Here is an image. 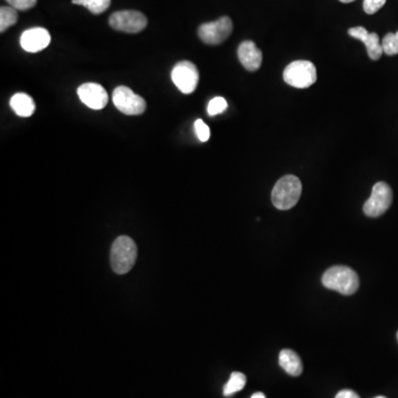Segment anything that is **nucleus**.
I'll return each mask as SVG.
<instances>
[{
    "label": "nucleus",
    "mask_w": 398,
    "mask_h": 398,
    "mask_svg": "<svg viewBox=\"0 0 398 398\" xmlns=\"http://www.w3.org/2000/svg\"><path fill=\"white\" fill-rule=\"evenodd\" d=\"M323 286L328 289L337 291L341 295H354L359 286V277L350 266H333L324 272Z\"/></svg>",
    "instance_id": "1"
},
{
    "label": "nucleus",
    "mask_w": 398,
    "mask_h": 398,
    "mask_svg": "<svg viewBox=\"0 0 398 398\" xmlns=\"http://www.w3.org/2000/svg\"><path fill=\"white\" fill-rule=\"evenodd\" d=\"M302 193L301 180L295 175H286L277 180L272 189L273 205L280 211H288L297 205Z\"/></svg>",
    "instance_id": "2"
},
{
    "label": "nucleus",
    "mask_w": 398,
    "mask_h": 398,
    "mask_svg": "<svg viewBox=\"0 0 398 398\" xmlns=\"http://www.w3.org/2000/svg\"><path fill=\"white\" fill-rule=\"evenodd\" d=\"M138 258V247L132 238L121 235L115 239L111 248V266L118 275H125L134 266Z\"/></svg>",
    "instance_id": "3"
},
{
    "label": "nucleus",
    "mask_w": 398,
    "mask_h": 398,
    "mask_svg": "<svg viewBox=\"0 0 398 398\" xmlns=\"http://www.w3.org/2000/svg\"><path fill=\"white\" fill-rule=\"evenodd\" d=\"M317 67L308 60H297L290 63L284 71L286 83L297 89H306L317 82Z\"/></svg>",
    "instance_id": "4"
},
{
    "label": "nucleus",
    "mask_w": 398,
    "mask_h": 398,
    "mask_svg": "<svg viewBox=\"0 0 398 398\" xmlns=\"http://www.w3.org/2000/svg\"><path fill=\"white\" fill-rule=\"evenodd\" d=\"M392 202V188L384 182H376L372 195L363 207L365 215L372 218L379 217L390 207Z\"/></svg>",
    "instance_id": "5"
},
{
    "label": "nucleus",
    "mask_w": 398,
    "mask_h": 398,
    "mask_svg": "<svg viewBox=\"0 0 398 398\" xmlns=\"http://www.w3.org/2000/svg\"><path fill=\"white\" fill-rule=\"evenodd\" d=\"M115 107L125 115H140L145 112L146 102L142 96L135 94L129 87H118L113 91Z\"/></svg>",
    "instance_id": "6"
},
{
    "label": "nucleus",
    "mask_w": 398,
    "mask_h": 398,
    "mask_svg": "<svg viewBox=\"0 0 398 398\" xmlns=\"http://www.w3.org/2000/svg\"><path fill=\"white\" fill-rule=\"evenodd\" d=\"M109 23L113 29L127 34H138L147 25V18L136 10H122L111 14Z\"/></svg>",
    "instance_id": "7"
},
{
    "label": "nucleus",
    "mask_w": 398,
    "mask_h": 398,
    "mask_svg": "<svg viewBox=\"0 0 398 398\" xmlns=\"http://www.w3.org/2000/svg\"><path fill=\"white\" fill-rule=\"evenodd\" d=\"M233 32V21L229 17L219 18L216 21L202 23L198 36L206 45H216L224 43Z\"/></svg>",
    "instance_id": "8"
},
{
    "label": "nucleus",
    "mask_w": 398,
    "mask_h": 398,
    "mask_svg": "<svg viewBox=\"0 0 398 398\" xmlns=\"http://www.w3.org/2000/svg\"><path fill=\"white\" fill-rule=\"evenodd\" d=\"M171 80L177 89L184 94H191L196 90L199 82V72L196 65L191 61H180L171 70Z\"/></svg>",
    "instance_id": "9"
},
{
    "label": "nucleus",
    "mask_w": 398,
    "mask_h": 398,
    "mask_svg": "<svg viewBox=\"0 0 398 398\" xmlns=\"http://www.w3.org/2000/svg\"><path fill=\"white\" fill-rule=\"evenodd\" d=\"M78 96L82 103L93 109H102L107 107L109 94L102 85L98 83H85L78 87Z\"/></svg>",
    "instance_id": "10"
},
{
    "label": "nucleus",
    "mask_w": 398,
    "mask_h": 398,
    "mask_svg": "<svg viewBox=\"0 0 398 398\" xmlns=\"http://www.w3.org/2000/svg\"><path fill=\"white\" fill-rule=\"evenodd\" d=\"M51 43V36L49 31L45 28L28 29L23 31L20 36V45L23 50L30 54H36L47 48Z\"/></svg>",
    "instance_id": "11"
},
{
    "label": "nucleus",
    "mask_w": 398,
    "mask_h": 398,
    "mask_svg": "<svg viewBox=\"0 0 398 398\" xmlns=\"http://www.w3.org/2000/svg\"><path fill=\"white\" fill-rule=\"evenodd\" d=\"M348 34L364 43L370 59L379 60L384 54L379 34L376 32H368L364 27H354L348 29Z\"/></svg>",
    "instance_id": "12"
},
{
    "label": "nucleus",
    "mask_w": 398,
    "mask_h": 398,
    "mask_svg": "<svg viewBox=\"0 0 398 398\" xmlns=\"http://www.w3.org/2000/svg\"><path fill=\"white\" fill-rule=\"evenodd\" d=\"M238 59L244 69L255 72L262 65V52L253 41L246 40L238 47Z\"/></svg>",
    "instance_id": "13"
},
{
    "label": "nucleus",
    "mask_w": 398,
    "mask_h": 398,
    "mask_svg": "<svg viewBox=\"0 0 398 398\" xmlns=\"http://www.w3.org/2000/svg\"><path fill=\"white\" fill-rule=\"evenodd\" d=\"M279 364L286 373L291 376H300L303 372V364L300 356L295 350H282L279 354Z\"/></svg>",
    "instance_id": "14"
},
{
    "label": "nucleus",
    "mask_w": 398,
    "mask_h": 398,
    "mask_svg": "<svg viewBox=\"0 0 398 398\" xmlns=\"http://www.w3.org/2000/svg\"><path fill=\"white\" fill-rule=\"evenodd\" d=\"M10 107L18 116L21 118H29L34 114V109H36V103H34V98H31L25 93H16L12 98H10Z\"/></svg>",
    "instance_id": "15"
},
{
    "label": "nucleus",
    "mask_w": 398,
    "mask_h": 398,
    "mask_svg": "<svg viewBox=\"0 0 398 398\" xmlns=\"http://www.w3.org/2000/svg\"><path fill=\"white\" fill-rule=\"evenodd\" d=\"M246 383H247V377L244 374L240 373V372H233L230 375L227 384L224 386V396L229 397L235 392H240L246 386Z\"/></svg>",
    "instance_id": "16"
},
{
    "label": "nucleus",
    "mask_w": 398,
    "mask_h": 398,
    "mask_svg": "<svg viewBox=\"0 0 398 398\" xmlns=\"http://www.w3.org/2000/svg\"><path fill=\"white\" fill-rule=\"evenodd\" d=\"M18 21V10L12 6L0 8V32H5Z\"/></svg>",
    "instance_id": "17"
},
{
    "label": "nucleus",
    "mask_w": 398,
    "mask_h": 398,
    "mask_svg": "<svg viewBox=\"0 0 398 398\" xmlns=\"http://www.w3.org/2000/svg\"><path fill=\"white\" fill-rule=\"evenodd\" d=\"M112 0H72V3L89 9L92 14H100L111 6Z\"/></svg>",
    "instance_id": "18"
},
{
    "label": "nucleus",
    "mask_w": 398,
    "mask_h": 398,
    "mask_svg": "<svg viewBox=\"0 0 398 398\" xmlns=\"http://www.w3.org/2000/svg\"><path fill=\"white\" fill-rule=\"evenodd\" d=\"M381 47L387 56L398 54V31L395 34H387L381 40Z\"/></svg>",
    "instance_id": "19"
},
{
    "label": "nucleus",
    "mask_w": 398,
    "mask_h": 398,
    "mask_svg": "<svg viewBox=\"0 0 398 398\" xmlns=\"http://www.w3.org/2000/svg\"><path fill=\"white\" fill-rule=\"evenodd\" d=\"M227 101L222 96H216L208 103L207 112L211 116H215V115L222 114L227 109Z\"/></svg>",
    "instance_id": "20"
},
{
    "label": "nucleus",
    "mask_w": 398,
    "mask_h": 398,
    "mask_svg": "<svg viewBox=\"0 0 398 398\" xmlns=\"http://www.w3.org/2000/svg\"><path fill=\"white\" fill-rule=\"evenodd\" d=\"M193 127H195V133H196L197 138L200 142H207L211 138V129L200 118L196 120Z\"/></svg>",
    "instance_id": "21"
},
{
    "label": "nucleus",
    "mask_w": 398,
    "mask_h": 398,
    "mask_svg": "<svg viewBox=\"0 0 398 398\" xmlns=\"http://www.w3.org/2000/svg\"><path fill=\"white\" fill-rule=\"evenodd\" d=\"M386 3V0H364L363 8L368 14H374L379 12L381 7Z\"/></svg>",
    "instance_id": "22"
},
{
    "label": "nucleus",
    "mask_w": 398,
    "mask_h": 398,
    "mask_svg": "<svg viewBox=\"0 0 398 398\" xmlns=\"http://www.w3.org/2000/svg\"><path fill=\"white\" fill-rule=\"evenodd\" d=\"M7 3L17 10H29V9L34 8L36 6L38 0H6Z\"/></svg>",
    "instance_id": "23"
},
{
    "label": "nucleus",
    "mask_w": 398,
    "mask_h": 398,
    "mask_svg": "<svg viewBox=\"0 0 398 398\" xmlns=\"http://www.w3.org/2000/svg\"><path fill=\"white\" fill-rule=\"evenodd\" d=\"M335 398H359V396L352 390H343L337 392Z\"/></svg>",
    "instance_id": "24"
},
{
    "label": "nucleus",
    "mask_w": 398,
    "mask_h": 398,
    "mask_svg": "<svg viewBox=\"0 0 398 398\" xmlns=\"http://www.w3.org/2000/svg\"><path fill=\"white\" fill-rule=\"evenodd\" d=\"M250 398H266V395H264V392H255L253 396Z\"/></svg>",
    "instance_id": "25"
},
{
    "label": "nucleus",
    "mask_w": 398,
    "mask_h": 398,
    "mask_svg": "<svg viewBox=\"0 0 398 398\" xmlns=\"http://www.w3.org/2000/svg\"><path fill=\"white\" fill-rule=\"evenodd\" d=\"M341 3H353L355 0H339Z\"/></svg>",
    "instance_id": "26"
},
{
    "label": "nucleus",
    "mask_w": 398,
    "mask_h": 398,
    "mask_svg": "<svg viewBox=\"0 0 398 398\" xmlns=\"http://www.w3.org/2000/svg\"><path fill=\"white\" fill-rule=\"evenodd\" d=\"M375 398H386V397H384V396H377V397Z\"/></svg>",
    "instance_id": "27"
},
{
    "label": "nucleus",
    "mask_w": 398,
    "mask_h": 398,
    "mask_svg": "<svg viewBox=\"0 0 398 398\" xmlns=\"http://www.w3.org/2000/svg\"><path fill=\"white\" fill-rule=\"evenodd\" d=\"M397 339H398V332H397Z\"/></svg>",
    "instance_id": "28"
}]
</instances>
